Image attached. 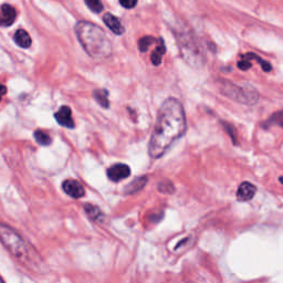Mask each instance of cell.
I'll use <instances>...</instances> for the list:
<instances>
[{
    "instance_id": "obj_6",
    "label": "cell",
    "mask_w": 283,
    "mask_h": 283,
    "mask_svg": "<svg viewBox=\"0 0 283 283\" xmlns=\"http://www.w3.org/2000/svg\"><path fill=\"white\" fill-rule=\"evenodd\" d=\"M107 177L108 179L112 181H121L123 179H126L127 177L131 175V168L127 166L126 164H115L107 169Z\"/></svg>"
},
{
    "instance_id": "obj_23",
    "label": "cell",
    "mask_w": 283,
    "mask_h": 283,
    "mask_svg": "<svg viewBox=\"0 0 283 283\" xmlns=\"http://www.w3.org/2000/svg\"><path fill=\"white\" fill-rule=\"evenodd\" d=\"M222 125H224V127L226 131H227L229 133V135L231 136V139L233 141V143L234 144H237L238 143V140H237V136L236 134H233V131H234V128L232 126H230V125L228 123H222Z\"/></svg>"
},
{
    "instance_id": "obj_8",
    "label": "cell",
    "mask_w": 283,
    "mask_h": 283,
    "mask_svg": "<svg viewBox=\"0 0 283 283\" xmlns=\"http://www.w3.org/2000/svg\"><path fill=\"white\" fill-rule=\"evenodd\" d=\"M54 119L59 125H61L63 127L67 128H73L74 122L72 119V111L69 106H61L59 108V111L54 114Z\"/></svg>"
},
{
    "instance_id": "obj_18",
    "label": "cell",
    "mask_w": 283,
    "mask_h": 283,
    "mask_svg": "<svg viewBox=\"0 0 283 283\" xmlns=\"http://www.w3.org/2000/svg\"><path fill=\"white\" fill-rule=\"evenodd\" d=\"M242 59L249 60V61H250V60H257L258 63L260 64V66L262 67V69H264V70H265V72H269V71L272 70V67H271V64H270V63H268L266 61H265L264 59H261L260 56H258L257 54L252 53V52H249V53H247V54H245V55H242Z\"/></svg>"
},
{
    "instance_id": "obj_26",
    "label": "cell",
    "mask_w": 283,
    "mask_h": 283,
    "mask_svg": "<svg viewBox=\"0 0 283 283\" xmlns=\"http://www.w3.org/2000/svg\"><path fill=\"white\" fill-rule=\"evenodd\" d=\"M7 93V88L5 86H2V84H0V101H1L2 96L5 95Z\"/></svg>"
},
{
    "instance_id": "obj_20",
    "label": "cell",
    "mask_w": 283,
    "mask_h": 283,
    "mask_svg": "<svg viewBox=\"0 0 283 283\" xmlns=\"http://www.w3.org/2000/svg\"><path fill=\"white\" fill-rule=\"evenodd\" d=\"M86 5L88 7V9L95 14L102 13L103 9H104L103 3L99 1V0H87Z\"/></svg>"
},
{
    "instance_id": "obj_15",
    "label": "cell",
    "mask_w": 283,
    "mask_h": 283,
    "mask_svg": "<svg viewBox=\"0 0 283 283\" xmlns=\"http://www.w3.org/2000/svg\"><path fill=\"white\" fill-rule=\"evenodd\" d=\"M159 43L157 44L155 50L152 52L151 54V61L154 66H159L161 63V59H163V55L166 52V47H165V43L163 41V39L159 40Z\"/></svg>"
},
{
    "instance_id": "obj_19",
    "label": "cell",
    "mask_w": 283,
    "mask_h": 283,
    "mask_svg": "<svg viewBox=\"0 0 283 283\" xmlns=\"http://www.w3.org/2000/svg\"><path fill=\"white\" fill-rule=\"evenodd\" d=\"M156 43V39L153 37H149V35H146V37H143L140 41H139V48L141 52H146L151 46Z\"/></svg>"
},
{
    "instance_id": "obj_1",
    "label": "cell",
    "mask_w": 283,
    "mask_h": 283,
    "mask_svg": "<svg viewBox=\"0 0 283 283\" xmlns=\"http://www.w3.org/2000/svg\"><path fill=\"white\" fill-rule=\"evenodd\" d=\"M186 114L183 104L175 98H168L160 105L154 131L148 145L152 159H159L168 148L185 134Z\"/></svg>"
},
{
    "instance_id": "obj_4",
    "label": "cell",
    "mask_w": 283,
    "mask_h": 283,
    "mask_svg": "<svg viewBox=\"0 0 283 283\" xmlns=\"http://www.w3.org/2000/svg\"><path fill=\"white\" fill-rule=\"evenodd\" d=\"M177 40L180 49V54L184 60L194 68H200L204 64V56L198 48L195 40L191 35L181 31L177 34Z\"/></svg>"
},
{
    "instance_id": "obj_17",
    "label": "cell",
    "mask_w": 283,
    "mask_h": 283,
    "mask_svg": "<svg viewBox=\"0 0 283 283\" xmlns=\"http://www.w3.org/2000/svg\"><path fill=\"white\" fill-rule=\"evenodd\" d=\"M34 136L35 141H37V143L42 145V146H48V145H50L52 143L51 136L48 134L47 132L41 131V129H37V131L34 133Z\"/></svg>"
},
{
    "instance_id": "obj_24",
    "label": "cell",
    "mask_w": 283,
    "mask_h": 283,
    "mask_svg": "<svg viewBox=\"0 0 283 283\" xmlns=\"http://www.w3.org/2000/svg\"><path fill=\"white\" fill-rule=\"evenodd\" d=\"M120 5L126 9H132L137 5V1L136 0H122V1H120Z\"/></svg>"
},
{
    "instance_id": "obj_9",
    "label": "cell",
    "mask_w": 283,
    "mask_h": 283,
    "mask_svg": "<svg viewBox=\"0 0 283 283\" xmlns=\"http://www.w3.org/2000/svg\"><path fill=\"white\" fill-rule=\"evenodd\" d=\"M17 17V11L10 5H2L0 7V27H9L13 25Z\"/></svg>"
},
{
    "instance_id": "obj_11",
    "label": "cell",
    "mask_w": 283,
    "mask_h": 283,
    "mask_svg": "<svg viewBox=\"0 0 283 283\" xmlns=\"http://www.w3.org/2000/svg\"><path fill=\"white\" fill-rule=\"evenodd\" d=\"M257 193V187L249 181L241 183L237 192V198L240 201H249L251 200Z\"/></svg>"
},
{
    "instance_id": "obj_21",
    "label": "cell",
    "mask_w": 283,
    "mask_h": 283,
    "mask_svg": "<svg viewBox=\"0 0 283 283\" xmlns=\"http://www.w3.org/2000/svg\"><path fill=\"white\" fill-rule=\"evenodd\" d=\"M269 123L271 125H279V126L283 127V111L278 112V113H276V114H273V116L269 120Z\"/></svg>"
},
{
    "instance_id": "obj_27",
    "label": "cell",
    "mask_w": 283,
    "mask_h": 283,
    "mask_svg": "<svg viewBox=\"0 0 283 283\" xmlns=\"http://www.w3.org/2000/svg\"><path fill=\"white\" fill-rule=\"evenodd\" d=\"M279 180H280V183L283 185V177H280V178H279Z\"/></svg>"
},
{
    "instance_id": "obj_14",
    "label": "cell",
    "mask_w": 283,
    "mask_h": 283,
    "mask_svg": "<svg viewBox=\"0 0 283 283\" xmlns=\"http://www.w3.org/2000/svg\"><path fill=\"white\" fill-rule=\"evenodd\" d=\"M14 40L16 44H18L20 48H25V49L29 48L32 43V40L29 34L23 29H19L15 32Z\"/></svg>"
},
{
    "instance_id": "obj_13",
    "label": "cell",
    "mask_w": 283,
    "mask_h": 283,
    "mask_svg": "<svg viewBox=\"0 0 283 283\" xmlns=\"http://www.w3.org/2000/svg\"><path fill=\"white\" fill-rule=\"evenodd\" d=\"M84 210H86L88 217L90 218L92 221L94 222H103L105 219V215L103 213L102 210H101L98 206L92 205V204H87L84 206Z\"/></svg>"
},
{
    "instance_id": "obj_16",
    "label": "cell",
    "mask_w": 283,
    "mask_h": 283,
    "mask_svg": "<svg viewBox=\"0 0 283 283\" xmlns=\"http://www.w3.org/2000/svg\"><path fill=\"white\" fill-rule=\"evenodd\" d=\"M93 95H94V99L96 102H98L101 106L104 108H107L110 106V102H108V92L104 88H100V90H95L93 92Z\"/></svg>"
},
{
    "instance_id": "obj_5",
    "label": "cell",
    "mask_w": 283,
    "mask_h": 283,
    "mask_svg": "<svg viewBox=\"0 0 283 283\" xmlns=\"http://www.w3.org/2000/svg\"><path fill=\"white\" fill-rule=\"evenodd\" d=\"M220 90L225 95L239 103L252 105L258 102L259 93L253 88H246L245 87H239L229 81H222L220 84Z\"/></svg>"
},
{
    "instance_id": "obj_22",
    "label": "cell",
    "mask_w": 283,
    "mask_h": 283,
    "mask_svg": "<svg viewBox=\"0 0 283 283\" xmlns=\"http://www.w3.org/2000/svg\"><path fill=\"white\" fill-rule=\"evenodd\" d=\"M159 189L161 193H169L172 194L174 192V185L169 181H164V183H160L159 185Z\"/></svg>"
},
{
    "instance_id": "obj_10",
    "label": "cell",
    "mask_w": 283,
    "mask_h": 283,
    "mask_svg": "<svg viewBox=\"0 0 283 283\" xmlns=\"http://www.w3.org/2000/svg\"><path fill=\"white\" fill-rule=\"evenodd\" d=\"M103 22L107 26L108 29H110L113 34H115L116 35H122L125 32V28L123 26V23L121 22V20L115 17L114 15H112L110 13L105 14L103 16Z\"/></svg>"
},
{
    "instance_id": "obj_2",
    "label": "cell",
    "mask_w": 283,
    "mask_h": 283,
    "mask_svg": "<svg viewBox=\"0 0 283 283\" xmlns=\"http://www.w3.org/2000/svg\"><path fill=\"white\" fill-rule=\"evenodd\" d=\"M0 242L20 264L35 272H43L44 262L37 250L10 226L0 224Z\"/></svg>"
},
{
    "instance_id": "obj_12",
    "label": "cell",
    "mask_w": 283,
    "mask_h": 283,
    "mask_svg": "<svg viewBox=\"0 0 283 283\" xmlns=\"http://www.w3.org/2000/svg\"><path fill=\"white\" fill-rule=\"evenodd\" d=\"M148 181L147 176H140L137 178L133 179L131 183H129L126 187L124 189V193L126 195H134V194L140 193L142 189H143L145 186H146Z\"/></svg>"
},
{
    "instance_id": "obj_28",
    "label": "cell",
    "mask_w": 283,
    "mask_h": 283,
    "mask_svg": "<svg viewBox=\"0 0 283 283\" xmlns=\"http://www.w3.org/2000/svg\"><path fill=\"white\" fill-rule=\"evenodd\" d=\"M0 283H6L5 281H3V279L1 277H0Z\"/></svg>"
},
{
    "instance_id": "obj_7",
    "label": "cell",
    "mask_w": 283,
    "mask_h": 283,
    "mask_svg": "<svg viewBox=\"0 0 283 283\" xmlns=\"http://www.w3.org/2000/svg\"><path fill=\"white\" fill-rule=\"evenodd\" d=\"M62 189L67 195L74 198V199L82 198L84 195H86V189H84L83 185L75 179L64 180L62 184Z\"/></svg>"
},
{
    "instance_id": "obj_3",
    "label": "cell",
    "mask_w": 283,
    "mask_h": 283,
    "mask_svg": "<svg viewBox=\"0 0 283 283\" xmlns=\"http://www.w3.org/2000/svg\"><path fill=\"white\" fill-rule=\"evenodd\" d=\"M75 35L81 46L91 58L104 60L111 56L112 42L102 28L88 21H79L75 25Z\"/></svg>"
},
{
    "instance_id": "obj_25",
    "label": "cell",
    "mask_w": 283,
    "mask_h": 283,
    "mask_svg": "<svg viewBox=\"0 0 283 283\" xmlns=\"http://www.w3.org/2000/svg\"><path fill=\"white\" fill-rule=\"evenodd\" d=\"M251 66H252L251 62H250L249 60H245V59H242L241 61L238 63V68L241 69V70H244V71L248 70V69L251 68Z\"/></svg>"
}]
</instances>
